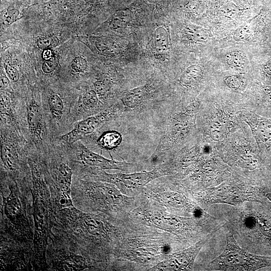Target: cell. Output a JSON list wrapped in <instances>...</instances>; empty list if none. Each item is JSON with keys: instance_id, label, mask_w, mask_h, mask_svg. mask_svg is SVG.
<instances>
[{"instance_id": "cell-21", "label": "cell", "mask_w": 271, "mask_h": 271, "mask_svg": "<svg viewBox=\"0 0 271 271\" xmlns=\"http://www.w3.org/2000/svg\"><path fill=\"white\" fill-rule=\"evenodd\" d=\"M226 63L230 66L239 68L245 63V58L242 53L239 51H233L227 53L225 56Z\"/></svg>"}, {"instance_id": "cell-19", "label": "cell", "mask_w": 271, "mask_h": 271, "mask_svg": "<svg viewBox=\"0 0 271 271\" xmlns=\"http://www.w3.org/2000/svg\"><path fill=\"white\" fill-rule=\"evenodd\" d=\"M154 44L156 50L160 52L168 50L169 47V35L165 28L160 27L154 33Z\"/></svg>"}, {"instance_id": "cell-18", "label": "cell", "mask_w": 271, "mask_h": 271, "mask_svg": "<svg viewBox=\"0 0 271 271\" xmlns=\"http://www.w3.org/2000/svg\"><path fill=\"white\" fill-rule=\"evenodd\" d=\"M203 70L201 67L197 64L190 65L182 73L180 82L185 86H190L199 81L202 77Z\"/></svg>"}, {"instance_id": "cell-1", "label": "cell", "mask_w": 271, "mask_h": 271, "mask_svg": "<svg viewBox=\"0 0 271 271\" xmlns=\"http://www.w3.org/2000/svg\"><path fill=\"white\" fill-rule=\"evenodd\" d=\"M28 164L34 227L31 265L33 270H48L46 251L49 240L54 235V219L50 190L37 153H29Z\"/></svg>"}, {"instance_id": "cell-28", "label": "cell", "mask_w": 271, "mask_h": 271, "mask_svg": "<svg viewBox=\"0 0 271 271\" xmlns=\"http://www.w3.org/2000/svg\"><path fill=\"white\" fill-rule=\"evenodd\" d=\"M227 86L231 88H237L240 85V80L236 76H228L225 80Z\"/></svg>"}, {"instance_id": "cell-12", "label": "cell", "mask_w": 271, "mask_h": 271, "mask_svg": "<svg viewBox=\"0 0 271 271\" xmlns=\"http://www.w3.org/2000/svg\"><path fill=\"white\" fill-rule=\"evenodd\" d=\"M202 239L191 247L172 255L166 260L159 263L154 268L160 270H185L192 269L194 260L205 243Z\"/></svg>"}, {"instance_id": "cell-11", "label": "cell", "mask_w": 271, "mask_h": 271, "mask_svg": "<svg viewBox=\"0 0 271 271\" xmlns=\"http://www.w3.org/2000/svg\"><path fill=\"white\" fill-rule=\"evenodd\" d=\"M254 194L245 188L221 186L205 192L204 199L207 203L236 204L245 201L255 200Z\"/></svg>"}, {"instance_id": "cell-5", "label": "cell", "mask_w": 271, "mask_h": 271, "mask_svg": "<svg viewBox=\"0 0 271 271\" xmlns=\"http://www.w3.org/2000/svg\"><path fill=\"white\" fill-rule=\"evenodd\" d=\"M59 143L61 144L65 155L74 171L73 176L79 178L105 170L127 171L128 168L132 165L112 158L107 159L101 154L92 151L81 141L70 145Z\"/></svg>"}, {"instance_id": "cell-27", "label": "cell", "mask_w": 271, "mask_h": 271, "mask_svg": "<svg viewBox=\"0 0 271 271\" xmlns=\"http://www.w3.org/2000/svg\"><path fill=\"white\" fill-rule=\"evenodd\" d=\"M19 16V12L17 9L8 10L5 14L4 19L6 24L11 25L16 21Z\"/></svg>"}, {"instance_id": "cell-16", "label": "cell", "mask_w": 271, "mask_h": 271, "mask_svg": "<svg viewBox=\"0 0 271 271\" xmlns=\"http://www.w3.org/2000/svg\"><path fill=\"white\" fill-rule=\"evenodd\" d=\"M152 222L160 227L170 230H176L181 227L180 219L166 214H155L152 217Z\"/></svg>"}, {"instance_id": "cell-8", "label": "cell", "mask_w": 271, "mask_h": 271, "mask_svg": "<svg viewBox=\"0 0 271 271\" xmlns=\"http://www.w3.org/2000/svg\"><path fill=\"white\" fill-rule=\"evenodd\" d=\"M124 111L121 101H117L104 110L75 122L70 130L56 139L67 145L74 144L90 136L107 122L119 118Z\"/></svg>"}, {"instance_id": "cell-6", "label": "cell", "mask_w": 271, "mask_h": 271, "mask_svg": "<svg viewBox=\"0 0 271 271\" xmlns=\"http://www.w3.org/2000/svg\"><path fill=\"white\" fill-rule=\"evenodd\" d=\"M225 248L208 264L209 269L218 270H254L271 265V257L251 254L241 248L233 235L227 234Z\"/></svg>"}, {"instance_id": "cell-25", "label": "cell", "mask_w": 271, "mask_h": 271, "mask_svg": "<svg viewBox=\"0 0 271 271\" xmlns=\"http://www.w3.org/2000/svg\"><path fill=\"white\" fill-rule=\"evenodd\" d=\"M59 62L58 57L55 55H54L49 59L44 60L42 66V71L46 74L52 73L57 68Z\"/></svg>"}, {"instance_id": "cell-29", "label": "cell", "mask_w": 271, "mask_h": 271, "mask_svg": "<svg viewBox=\"0 0 271 271\" xmlns=\"http://www.w3.org/2000/svg\"><path fill=\"white\" fill-rule=\"evenodd\" d=\"M10 80L4 73H1V91H4L10 85Z\"/></svg>"}, {"instance_id": "cell-30", "label": "cell", "mask_w": 271, "mask_h": 271, "mask_svg": "<svg viewBox=\"0 0 271 271\" xmlns=\"http://www.w3.org/2000/svg\"><path fill=\"white\" fill-rule=\"evenodd\" d=\"M54 55L51 49H46L43 50L42 57L44 60H48L52 58Z\"/></svg>"}, {"instance_id": "cell-10", "label": "cell", "mask_w": 271, "mask_h": 271, "mask_svg": "<svg viewBox=\"0 0 271 271\" xmlns=\"http://www.w3.org/2000/svg\"><path fill=\"white\" fill-rule=\"evenodd\" d=\"M46 259L48 270L73 271L90 268L86 256L54 242L48 244Z\"/></svg>"}, {"instance_id": "cell-26", "label": "cell", "mask_w": 271, "mask_h": 271, "mask_svg": "<svg viewBox=\"0 0 271 271\" xmlns=\"http://www.w3.org/2000/svg\"><path fill=\"white\" fill-rule=\"evenodd\" d=\"M71 66L75 72L81 73L86 70L87 62L84 58L78 56L73 59L71 62Z\"/></svg>"}, {"instance_id": "cell-17", "label": "cell", "mask_w": 271, "mask_h": 271, "mask_svg": "<svg viewBox=\"0 0 271 271\" xmlns=\"http://www.w3.org/2000/svg\"><path fill=\"white\" fill-rule=\"evenodd\" d=\"M92 86V88L96 91L101 101L106 108L112 105L106 99L112 86V81L109 78L101 77L94 82Z\"/></svg>"}, {"instance_id": "cell-3", "label": "cell", "mask_w": 271, "mask_h": 271, "mask_svg": "<svg viewBox=\"0 0 271 271\" xmlns=\"http://www.w3.org/2000/svg\"><path fill=\"white\" fill-rule=\"evenodd\" d=\"M30 144L17 127L1 125V172L18 180L31 176Z\"/></svg>"}, {"instance_id": "cell-32", "label": "cell", "mask_w": 271, "mask_h": 271, "mask_svg": "<svg viewBox=\"0 0 271 271\" xmlns=\"http://www.w3.org/2000/svg\"><path fill=\"white\" fill-rule=\"evenodd\" d=\"M266 91H267L269 95H270V96L271 97V87H269L268 88H267L266 89Z\"/></svg>"}, {"instance_id": "cell-9", "label": "cell", "mask_w": 271, "mask_h": 271, "mask_svg": "<svg viewBox=\"0 0 271 271\" xmlns=\"http://www.w3.org/2000/svg\"><path fill=\"white\" fill-rule=\"evenodd\" d=\"M167 174L168 172L164 168L160 167L150 171L126 174H109L102 170L84 178L107 182L118 188L124 187L128 189H135L143 187L151 181Z\"/></svg>"}, {"instance_id": "cell-2", "label": "cell", "mask_w": 271, "mask_h": 271, "mask_svg": "<svg viewBox=\"0 0 271 271\" xmlns=\"http://www.w3.org/2000/svg\"><path fill=\"white\" fill-rule=\"evenodd\" d=\"M9 193L2 196L1 240L21 246L32 252L34 232L27 216L26 196L21 189L24 180L18 181L1 173Z\"/></svg>"}, {"instance_id": "cell-23", "label": "cell", "mask_w": 271, "mask_h": 271, "mask_svg": "<svg viewBox=\"0 0 271 271\" xmlns=\"http://www.w3.org/2000/svg\"><path fill=\"white\" fill-rule=\"evenodd\" d=\"M187 30L191 38L196 41L203 42L208 37L207 32L201 27L190 26L187 27Z\"/></svg>"}, {"instance_id": "cell-20", "label": "cell", "mask_w": 271, "mask_h": 271, "mask_svg": "<svg viewBox=\"0 0 271 271\" xmlns=\"http://www.w3.org/2000/svg\"><path fill=\"white\" fill-rule=\"evenodd\" d=\"M254 23L252 20L237 28L233 34L234 40L237 42H241L249 39L254 31Z\"/></svg>"}, {"instance_id": "cell-14", "label": "cell", "mask_w": 271, "mask_h": 271, "mask_svg": "<svg viewBox=\"0 0 271 271\" xmlns=\"http://www.w3.org/2000/svg\"><path fill=\"white\" fill-rule=\"evenodd\" d=\"M78 39L85 44L91 43L100 53L106 57H115L120 53V48L116 42L103 37L81 36Z\"/></svg>"}, {"instance_id": "cell-4", "label": "cell", "mask_w": 271, "mask_h": 271, "mask_svg": "<svg viewBox=\"0 0 271 271\" xmlns=\"http://www.w3.org/2000/svg\"><path fill=\"white\" fill-rule=\"evenodd\" d=\"M71 196L74 206L80 210L90 204L99 210L108 211L120 205L123 200L122 194L112 184L75 176Z\"/></svg>"}, {"instance_id": "cell-13", "label": "cell", "mask_w": 271, "mask_h": 271, "mask_svg": "<svg viewBox=\"0 0 271 271\" xmlns=\"http://www.w3.org/2000/svg\"><path fill=\"white\" fill-rule=\"evenodd\" d=\"M152 87L146 84L130 90L120 98L124 111H139L146 107L147 104L152 98Z\"/></svg>"}, {"instance_id": "cell-15", "label": "cell", "mask_w": 271, "mask_h": 271, "mask_svg": "<svg viewBox=\"0 0 271 271\" xmlns=\"http://www.w3.org/2000/svg\"><path fill=\"white\" fill-rule=\"evenodd\" d=\"M253 131L256 139L259 144L266 146H271V120L257 117Z\"/></svg>"}, {"instance_id": "cell-31", "label": "cell", "mask_w": 271, "mask_h": 271, "mask_svg": "<svg viewBox=\"0 0 271 271\" xmlns=\"http://www.w3.org/2000/svg\"><path fill=\"white\" fill-rule=\"evenodd\" d=\"M264 70L267 74L271 75V59L268 61L265 64Z\"/></svg>"}, {"instance_id": "cell-7", "label": "cell", "mask_w": 271, "mask_h": 271, "mask_svg": "<svg viewBox=\"0 0 271 271\" xmlns=\"http://www.w3.org/2000/svg\"><path fill=\"white\" fill-rule=\"evenodd\" d=\"M23 106L24 136L31 146L43 153L52 141L47 128L42 100L39 96L30 95Z\"/></svg>"}, {"instance_id": "cell-24", "label": "cell", "mask_w": 271, "mask_h": 271, "mask_svg": "<svg viewBox=\"0 0 271 271\" xmlns=\"http://www.w3.org/2000/svg\"><path fill=\"white\" fill-rule=\"evenodd\" d=\"M4 67L7 76L10 81L14 83L17 82L20 78V75L18 69L8 60H5Z\"/></svg>"}, {"instance_id": "cell-22", "label": "cell", "mask_w": 271, "mask_h": 271, "mask_svg": "<svg viewBox=\"0 0 271 271\" xmlns=\"http://www.w3.org/2000/svg\"><path fill=\"white\" fill-rule=\"evenodd\" d=\"M59 39L54 35H48L41 37L36 41L37 47L42 50L51 49L59 44Z\"/></svg>"}]
</instances>
